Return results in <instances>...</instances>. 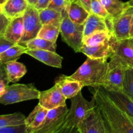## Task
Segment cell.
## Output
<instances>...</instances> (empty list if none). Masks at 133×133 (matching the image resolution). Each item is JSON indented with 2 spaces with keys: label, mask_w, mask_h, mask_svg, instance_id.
<instances>
[{
  "label": "cell",
  "mask_w": 133,
  "mask_h": 133,
  "mask_svg": "<svg viewBox=\"0 0 133 133\" xmlns=\"http://www.w3.org/2000/svg\"><path fill=\"white\" fill-rule=\"evenodd\" d=\"M2 13V5H0V14Z\"/></svg>",
  "instance_id": "cell-46"
},
{
  "label": "cell",
  "mask_w": 133,
  "mask_h": 133,
  "mask_svg": "<svg viewBox=\"0 0 133 133\" xmlns=\"http://www.w3.org/2000/svg\"><path fill=\"white\" fill-rule=\"evenodd\" d=\"M125 69L120 62L110 59L107 76L101 87L107 90H122Z\"/></svg>",
  "instance_id": "cell-10"
},
{
  "label": "cell",
  "mask_w": 133,
  "mask_h": 133,
  "mask_svg": "<svg viewBox=\"0 0 133 133\" xmlns=\"http://www.w3.org/2000/svg\"><path fill=\"white\" fill-rule=\"evenodd\" d=\"M66 11L70 19L74 23L79 25H84L90 14L78 0L68 3Z\"/></svg>",
  "instance_id": "cell-19"
},
{
  "label": "cell",
  "mask_w": 133,
  "mask_h": 133,
  "mask_svg": "<svg viewBox=\"0 0 133 133\" xmlns=\"http://www.w3.org/2000/svg\"><path fill=\"white\" fill-rule=\"evenodd\" d=\"M25 54L29 55L40 62L51 67L62 68L63 58L56 52L42 49H28Z\"/></svg>",
  "instance_id": "cell-14"
},
{
  "label": "cell",
  "mask_w": 133,
  "mask_h": 133,
  "mask_svg": "<svg viewBox=\"0 0 133 133\" xmlns=\"http://www.w3.org/2000/svg\"><path fill=\"white\" fill-rule=\"evenodd\" d=\"M38 100L39 105L48 110L66 105V97L56 84L47 90L40 92Z\"/></svg>",
  "instance_id": "cell-12"
},
{
  "label": "cell",
  "mask_w": 133,
  "mask_h": 133,
  "mask_svg": "<svg viewBox=\"0 0 133 133\" xmlns=\"http://www.w3.org/2000/svg\"><path fill=\"white\" fill-rule=\"evenodd\" d=\"M112 35L110 31H101L88 36L83 40V44L87 45H96L110 41Z\"/></svg>",
  "instance_id": "cell-29"
},
{
  "label": "cell",
  "mask_w": 133,
  "mask_h": 133,
  "mask_svg": "<svg viewBox=\"0 0 133 133\" xmlns=\"http://www.w3.org/2000/svg\"><path fill=\"white\" fill-rule=\"evenodd\" d=\"M9 82L4 80H0V96L5 92V88L9 84Z\"/></svg>",
  "instance_id": "cell-40"
},
{
  "label": "cell",
  "mask_w": 133,
  "mask_h": 133,
  "mask_svg": "<svg viewBox=\"0 0 133 133\" xmlns=\"http://www.w3.org/2000/svg\"><path fill=\"white\" fill-rule=\"evenodd\" d=\"M67 3L65 0H50L48 8L62 12L66 9Z\"/></svg>",
  "instance_id": "cell-33"
},
{
  "label": "cell",
  "mask_w": 133,
  "mask_h": 133,
  "mask_svg": "<svg viewBox=\"0 0 133 133\" xmlns=\"http://www.w3.org/2000/svg\"><path fill=\"white\" fill-rule=\"evenodd\" d=\"M7 0H0V5H3V3H5Z\"/></svg>",
  "instance_id": "cell-45"
},
{
  "label": "cell",
  "mask_w": 133,
  "mask_h": 133,
  "mask_svg": "<svg viewBox=\"0 0 133 133\" xmlns=\"http://www.w3.org/2000/svg\"><path fill=\"white\" fill-rule=\"evenodd\" d=\"M81 53H83L87 55V57L91 58H104L108 60L111 55L110 41L96 45H87L83 44L81 49Z\"/></svg>",
  "instance_id": "cell-21"
},
{
  "label": "cell",
  "mask_w": 133,
  "mask_h": 133,
  "mask_svg": "<svg viewBox=\"0 0 133 133\" xmlns=\"http://www.w3.org/2000/svg\"><path fill=\"white\" fill-rule=\"evenodd\" d=\"M101 31H110L106 19L90 13L84 23L83 40L93 34Z\"/></svg>",
  "instance_id": "cell-16"
},
{
  "label": "cell",
  "mask_w": 133,
  "mask_h": 133,
  "mask_svg": "<svg viewBox=\"0 0 133 133\" xmlns=\"http://www.w3.org/2000/svg\"><path fill=\"white\" fill-rule=\"evenodd\" d=\"M5 67L9 83L18 82L27 73L26 66L16 61L5 64Z\"/></svg>",
  "instance_id": "cell-22"
},
{
  "label": "cell",
  "mask_w": 133,
  "mask_h": 133,
  "mask_svg": "<svg viewBox=\"0 0 133 133\" xmlns=\"http://www.w3.org/2000/svg\"><path fill=\"white\" fill-rule=\"evenodd\" d=\"M0 80H4L9 82L7 79V75H6V70H5V64H2L1 63H0Z\"/></svg>",
  "instance_id": "cell-38"
},
{
  "label": "cell",
  "mask_w": 133,
  "mask_h": 133,
  "mask_svg": "<svg viewBox=\"0 0 133 133\" xmlns=\"http://www.w3.org/2000/svg\"><path fill=\"white\" fill-rule=\"evenodd\" d=\"M23 16V33L18 44L25 46L27 42L37 37L42 24L39 17V12L35 6L29 5Z\"/></svg>",
  "instance_id": "cell-7"
},
{
  "label": "cell",
  "mask_w": 133,
  "mask_h": 133,
  "mask_svg": "<svg viewBox=\"0 0 133 133\" xmlns=\"http://www.w3.org/2000/svg\"><path fill=\"white\" fill-rule=\"evenodd\" d=\"M127 3L129 6H131V7H133V0H130V1H127Z\"/></svg>",
  "instance_id": "cell-44"
},
{
  "label": "cell",
  "mask_w": 133,
  "mask_h": 133,
  "mask_svg": "<svg viewBox=\"0 0 133 133\" xmlns=\"http://www.w3.org/2000/svg\"><path fill=\"white\" fill-rule=\"evenodd\" d=\"M0 133H29L26 129L25 125L9 126L0 128Z\"/></svg>",
  "instance_id": "cell-32"
},
{
  "label": "cell",
  "mask_w": 133,
  "mask_h": 133,
  "mask_svg": "<svg viewBox=\"0 0 133 133\" xmlns=\"http://www.w3.org/2000/svg\"><path fill=\"white\" fill-rule=\"evenodd\" d=\"M49 2H50V0H38L35 6L38 10H43L48 8Z\"/></svg>",
  "instance_id": "cell-37"
},
{
  "label": "cell",
  "mask_w": 133,
  "mask_h": 133,
  "mask_svg": "<svg viewBox=\"0 0 133 133\" xmlns=\"http://www.w3.org/2000/svg\"><path fill=\"white\" fill-rule=\"evenodd\" d=\"M27 1H28L29 4L31 5H32V6H35V5H36V4L37 3L38 1V0H27Z\"/></svg>",
  "instance_id": "cell-43"
},
{
  "label": "cell",
  "mask_w": 133,
  "mask_h": 133,
  "mask_svg": "<svg viewBox=\"0 0 133 133\" xmlns=\"http://www.w3.org/2000/svg\"><path fill=\"white\" fill-rule=\"evenodd\" d=\"M102 92L127 115L133 118V101L122 90H107L99 87Z\"/></svg>",
  "instance_id": "cell-13"
},
{
  "label": "cell",
  "mask_w": 133,
  "mask_h": 133,
  "mask_svg": "<svg viewBox=\"0 0 133 133\" xmlns=\"http://www.w3.org/2000/svg\"><path fill=\"white\" fill-rule=\"evenodd\" d=\"M78 128L81 133H107L105 119L97 107L81 122Z\"/></svg>",
  "instance_id": "cell-11"
},
{
  "label": "cell",
  "mask_w": 133,
  "mask_h": 133,
  "mask_svg": "<svg viewBox=\"0 0 133 133\" xmlns=\"http://www.w3.org/2000/svg\"><path fill=\"white\" fill-rule=\"evenodd\" d=\"M122 91L133 101V68L125 69Z\"/></svg>",
  "instance_id": "cell-30"
},
{
  "label": "cell",
  "mask_w": 133,
  "mask_h": 133,
  "mask_svg": "<svg viewBox=\"0 0 133 133\" xmlns=\"http://www.w3.org/2000/svg\"><path fill=\"white\" fill-rule=\"evenodd\" d=\"M59 34L60 27L51 24H45L42 25L37 37L53 42H57V38Z\"/></svg>",
  "instance_id": "cell-28"
},
{
  "label": "cell",
  "mask_w": 133,
  "mask_h": 133,
  "mask_svg": "<svg viewBox=\"0 0 133 133\" xmlns=\"http://www.w3.org/2000/svg\"><path fill=\"white\" fill-rule=\"evenodd\" d=\"M100 1L110 15V20L122 15L129 6L127 2H123L121 0H100Z\"/></svg>",
  "instance_id": "cell-23"
},
{
  "label": "cell",
  "mask_w": 133,
  "mask_h": 133,
  "mask_svg": "<svg viewBox=\"0 0 133 133\" xmlns=\"http://www.w3.org/2000/svg\"><path fill=\"white\" fill-rule=\"evenodd\" d=\"M133 7L129 6L127 10L117 18L107 21L112 36L118 40L130 38Z\"/></svg>",
  "instance_id": "cell-8"
},
{
  "label": "cell",
  "mask_w": 133,
  "mask_h": 133,
  "mask_svg": "<svg viewBox=\"0 0 133 133\" xmlns=\"http://www.w3.org/2000/svg\"><path fill=\"white\" fill-rule=\"evenodd\" d=\"M27 50L28 48L26 46L15 44L0 54V63L5 64L8 62L16 61Z\"/></svg>",
  "instance_id": "cell-25"
},
{
  "label": "cell",
  "mask_w": 133,
  "mask_h": 133,
  "mask_svg": "<svg viewBox=\"0 0 133 133\" xmlns=\"http://www.w3.org/2000/svg\"><path fill=\"white\" fill-rule=\"evenodd\" d=\"M91 13L101 17L107 21H109L111 19L100 0H91Z\"/></svg>",
  "instance_id": "cell-31"
},
{
  "label": "cell",
  "mask_w": 133,
  "mask_h": 133,
  "mask_svg": "<svg viewBox=\"0 0 133 133\" xmlns=\"http://www.w3.org/2000/svg\"><path fill=\"white\" fill-rule=\"evenodd\" d=\"M105 124H106L107 132V133H113L111 127H110V125H109V123H108L107 122V121L105 120Z\"/></svg>",
  "instance_id": "cell-41"
},
{
  "label": "cell",
  "mask_w": 133,
  "mask_h": 133,
  "mask_svg": "<svg viewBox=\"0 0 133 133\" xmlns=\"http://www.w3.org/2000/svg\"><path fill=\"white\" fill-rule=\"evenodd\" d=\"M110 59L120 62L125 68H133V38L118 40L111 36Z\"/></svg>",
  "instance_id": "cell-6"
},
{
  "label": "cell",
  "mask_w": 133,
  "mask_h": 133,
  "mask_svg": "<svg viewBox=\"0 0 133 133\" xmlns=\"http://www.w3.org/2000/svg\"><path fill=\"white\" fill-rule=\"evenodd\" d=\"M10 19L3 13L0 14V36L3 35L4 32L10 22Z\"/></svg>",
  "instance_id": "cell-34"
},
{
  "label": "cell",
  "mask_w": 133,
  "mask_h": 133,
  "mask_svg": "<svg viewBox=\"0 0 133 133\" xmlns=\"http://www.w3.org/2000/svg\"><path fill=\"white\" fill-rule=\"evenodd\" d=\"M62 14L63 18L60 27V33L62 40L75 53H81V49L83 45L84 25L73 22L68 15L66 8L62 12Z\"/></svg>",
  "instance_id": "cell-5"
},
{
  "label": "cell",
  "mask_w": 133,
  "mask_h": 133,
  "mask_svg": "<svg viewBox=\"0 0 133 133\" xmlns=\"http://www.w3.org/2000/svg\"><path fill=\"white\" fill-rule=\"evenodd\" d=\"M25 46L28 48V49H42L55 52L57 42H53L36 37L27 42Z\"/></svg>",
  "instance_id": "cell-27"
},
{
  "label": "cell",
  "mask_w": 133,
  "mask_h": 133,
  "mask_svg": "<svg viewBox=\"0 0 133 133\" xmlns=\"http://www.w3.org/2000/svg\"><path fill=\"white\" fill-rule=\"evenodd\" d=\"M111 129H112V128H111ZM112 132H113V133H118L117 132H116L115 131H114V130H113L112 129Z\"/></svg>",
  "instance_id": "cell-49"
},
{
  "label": "cell",
  "mask_w": 133,
  "mask_h": 133,
  "mask_svg": "<svg viewBox=\"0 0 133 133\" xmlns=\"http://www.w3.org/2000/svg\"><path fill=\"white\" fill-rule=\"evenodd\" d=\"M26 117L20 112L0 115V128L25 124Z\"/></svg>",
  "instance_id": "cell-26"
},
{
  "label": "cell",
  "mask_w": 133,
  "mask_h": 133,
  "mask_svg": "<svg viewBox=\"0 0 133 133\" xmlns=\"http://www.w3.org/2000/svg\"><path fill=\"white\" fill-rule=\"evenodd\" d=\"M23 33V16H19L10 19V22L4 32L3 36L10 42L18 44L22 39Z\"/></svg>",
  "instance_id": "cell-18"
},
{
  "label": "cell",
  "mask_w": 133,
  "mask_h": 133,
  "mask_svg": "<svg viewBox=\"0 0 133 133\" xmlns=\"http://www.w3.org/2000/svg\"><path fill=\"white\" fill-rule=\"evenodd\" d=\"M40 91L34 84H14L7 85L5 92L0 96V103L11 105L39 98Z\"/></svg>",
  "instance_id": "cell-4"
},
{
  "label": "cell",
  "mask_w": 133,
  "mask_h": 133,
  "mask_svg": "<svg viewBox=\"0 0 133 133\" xmlns=\"http://www.w3.org/2000/svg\"><path fill=\"white\" fill-rule=\"evenodd\" d=\"M109 62L107 59L87 57L85 62L72 75L68 77L81 82L84 87H101L107 76Z\"/></svg>",
  "instance_id": "cell-2"
},
{
  "label": "cell",
  "mask_w": 133,
  "mask_h": 133,
  "mask_svg": "<svg viewBox=\"0 0 133 133\" xmlns=\"http://www.w3.org/2000/svg\"><path fill=\"white\" fill-rule=\"evenodd\" d=\"M29 5L27 0H7L2 5V13L9 19L22 16Z\"/></svg>",
  "instance_id": "cell-20"
},
{
  "label": "cell",
  "mask_w": 133,
  "mask_h": 133,
  "mask_svg": "<svg viewBox=\"0 0 133 133\" xmlns=\"http://www.w3.org/2000/svg\"><path fill=\"white\" fill-rule=\"evenodd\" d=\"M68 110L65 105L48 110L42 125L34 133H54L63 125Z\"/></svg>",
  "instance_id": "cell-9"
},
{
  "label": "cell",
  "mask_w": 133,
  "mask_h": 133,
  "mask_svg": "<svg viewBox=\"0 0 133 133\" xmlns=\"http://www.w3.org/2000/svg\"><path fill=\"white\" fill-rule=\"evenodd\" d=\"M38 12L42 24H51L58 27H61L63 18L62 12L49 8L38 10Z\"/></svg>",
  "instance_id": "cell-24"
},
{
  "label": "cell",
  "mask_w": 133,
  "mask_h": 133,
  "mask_svg": "<svg viewBox=\"0 0 133 133\" xmlns=\"http://www.w3.org/2000/svg\"><path fill=\"white\" fill-rule=\"evenodd\" d=\"M14 45H15V44L6 40L4 37L3 35L0 36V54L6 51L7 49L10 48V47L13 46Z\"/></svg>",
  "instance_id": "cell-35"
},
{
  "label": "cell",
  "mask_w": 133,
  "mask_h": 133,
  "mask_svg": "<svg viewBox=\"0 0 133 133\" xmlns=\"http://www.w3.org/2000/svg\"><path fill=\"white\" fill-rule=\"evenodd\" d=\"M48 112V109L38 104L25 118V125L27 131L29 133L35 132L42 125Z\"/></svg>",
  "instance_id": "cell-17"
},
{
  "label": "cell",
  "mask_w": 133,
  "mask_h": 133,
  "mask_svg": "<svg viewBox=\"0 0 133 133\" xmlns=\"http://www.w3.org/2000/svg\"><path fill=\"white\" fill-rule=\"evenodd\" d=\"M55 84H57L61 92L66 99H71L78 94L84 86L78 81L71 79L67 75H62L55 80Z\"/></svg>",
  "instance_id": "cell-15"
},
{
  "label": "cell",
  "mask_w": 133,
  "mask_h": 133,
  "mask_svg": "<svg viewBox=\"0 0 133 133\" xmlns=\"http://www.w3.org/2000/svg\"><path fill=\"white\" fill-rule=\"evenodd\" d=\"M93 97L104 119L114 131L118 133H133V123L129 116L119 109L99 87L94 88Z\"/></svg>",
  "instance_id": "cell-1"
},
{
  "label": "cell",
  "mask_w": 133,
  "mask_h": 133,
  "mask_svg": "<svg viewBox=\"0 0 133 133\" xmlns=\"http://www.w3.org/2000/svg\"><path fill=\"white\" fill-rule=\"evenodd\" d=\"M81 4L91 13V0H78Z\"/></svg>",
  "instance_id": "cell-39"
},
{
  "label": "cell",
  "mask_w": 133,
  "mask_h": 133,
  "mask_svg": "<svg viewBox=\"0 0 133 133\" xmlns=\"http://www.w3.org/2000/svg\"><path fill=\"white\" fill-rule=\"evenodd\" d=\"M128 116H129V115H128ZM129 118H130V119H131V122H132V123H133V118H132V117H131V116H129Z\"/></svg>",
  "instance_id": "cell-48"
},
{
  "label": "cell",
  "mask_w": 133,
  "mask_h": 133,
  "mask_svg": "<svg viewBox=\"0 0 133 133\" xmlns=\"http://www.w3.org/2000/svg\"><path fill=\"white\" fill-rule=\"evenodd\" d=\"M71 107L68 110L63 126L67 127H78L85 117L97 107L94 97L87 101L81 92L73 97Z\"/></svg>",
  "instance_id": "cell-3"
},
{
  "label": "cell",
  "mask_w": 133,
  "mask_h": 133,
  "mask_svg": "<svg viewBox=\"0 0 133 133\" xmlns=\"http://www.w3.org/2000/svg\"><path fill=\"white\" fill-rule=\"evenodd\" d=\"M130 38H133V16L131 20V30H130Z\"/></svg>",
  "instance_id": "cell-42"
},
{
  "label": "cell",
  "mask_w": 133,
  "mask_h": 133,
  "mask_svg": "<svg viewBox=\"0 0 133 133\" xmlns=\"http://www.w3.org/2000/svg\"><path fill=\"white\" fill-rule=\"evenodd\" d=\"M54 133H81L78 127H67L61 126Z\"/></svg>",
  "instance_id": "cell-36"
},
{
  "label": "cell",
  "mask_w": 133,
  "mask_h": 133,
  "mask_svg": "<svg viewBox=\"0 0 133 133\" xmlns=\"http://www.w3.org/2000/svg\"><path fill=\"white\" fill-rule=\"evenodd\" d=\"M65 1H66V2L67 3H69V2H70V1H74V0H65Z\"/></svg>",
  "instance_id": "cell-47"
}]
</instances>
